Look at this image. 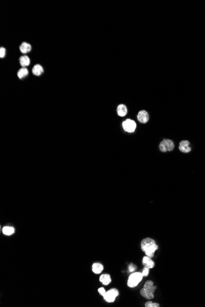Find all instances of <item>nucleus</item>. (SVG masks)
<instances>
[{"mask_svg":"<svg viewBox=\"0 0 205 307\" xmlns=\"http://www.w3.org/2000/svg\"><path fill=\"white\" fill-rule=\"evenodd\" d=\"M141 248L145 256L150 258H153L155 252L158 249V246L156 242L151 238H145L141 242Z\"/></svg>","mask_w":205,"mask_h":307,"instance_id":"obj_1","label":"nucleus"},{"mask_svg":"<svg viewBox=\"0 0 205 307\" xmlns=\"http://www.w3.org/2000/svg\"><path fill=\"white\" fill-rule=\"evenodd\" d=\"M157 289L156 286L154 285L153 281L148 280L145 283L143 287L140 291V294L145 299L151 300L154 297V292Z\"/></svg>","mask_w":205,"mask_h":307,"instance_id":"obj_2","label":"nucleus"},{"mask_svg":"<svg viewBox=\"0 0 205 307\" xmlns=\"http://www.w3.org/2000/svg\"><path fill=\"white\" fill-rule=\"evenodd\" d=\"M143 275L141 272H134L131 273L129 277L127 285L130 287H135L138 285V284L143 279Z\"/></svg>","mask_w":205,"mask_h":307,"instance_id":"obj_3","label":"nucleus"},{"mask_svg":"<svg viewBox=\"0 0 205 307\" xmlns=\"http://www.w3.org/2000/svg\"><path fill=\"white\" fill-rule=\"evenodd\" d=\"M175 148V144L171 139H163L159 145V149L162 152H171Z\"/></svg>","mask_w":205,"mask_h":307,"instance_id":"obj_4","label":"nucleus"},{"mask_svg":"<svg viewBox=\"0 0 205 307\" xmlns=\"http://www.w3.org/2000/svg\"><path fill=\"white\" fill-rule=\"evenodd\" d=\"M119 291L117 289L112 288L106 291V294L103 296V299L108 303H112L115 301L116 297L119 296Z\"/></svg>","mask_w":205,"mask_h":307,"instance_id":"obj_5","label":"nucleus"},{"mask_svg":"<svg viewBox=\"0 0 205 307\" xmlns=\"http://www.w3.org/2000/svg\"><path fill=\"white\" fill-rule=\"evenodd\" d=\"M122 126L126 132L131 133V132H135L136 130V123L133 120H130V119H127V120L122 123Z\"/></svg>","mask_w":205,"mask_h":307,"instance_id":"obj_6","label":"nucleus"},{"mask_svg":"<svg viewBox=\"0 0 205 307\" xmlns=\"http://www.w3.org/2000/svg\"><path fill=\"white\" fill-rule=\"evenodd\" d=\"M137 118L140 123L145 124V123H146L149 121V116L147 111H141L138 114Z\"/></svg>","mask_w":205,"mask_h":307,"instance_id":"obj_7","label":"nucleus"},{"mask_svg":"<svg viewBox=\"0 0 205 307\" xmlns=\"http://www.w3.org/2000/svg\"><path fill=\"white\" fill-rule=\"evenodd\" d=\"M190 142L188 140H183L179 144V149L181 152L183 153H189L191 151V148L190 147Z\"/></svg>","mask_w":205,"mask_h":307,"instance_id":"obj_8","label":"nucleus"},{"mask_svg":"<svg viewBox=\"0 0 205 307\" xmlns=\"http://www.w3.org/2000/svg\"><path fill=\"white\" fill-rule=\"evenodd\" d=\"M143 264L144 267H146L148 269H152L155 266V263L151 258L149 256H145L143 258Z\"/></svg>","mask_w":205,"mask_h":307,"instance_id":"obj_9","label":"nucleus"},{"mask_svg":"<svg viewBox=\"0 0 205 307\" xmlns=\"http://www.w3.org/2000/svg\"><path fill=\"white\" fill-rule=\"evenodd\" d=\"M99 281L104 285H108L111 282V278L108 274H103L99 277Z\"/></svg>","mask_w":205,"mask_h":307,"instance_id":"obj_10","label":"nucleus"},{"mask_svg":"<svg viewBox=\"0 0 205 307\" xmlns=\"http://www.w3.org/2000/svg\"><path fill=\"white\" fill-rule=\"evenodd\" d=\"M92 269L94 273L99 274L100 273H101V272L103 270V265L101 264L98 263V262L94 263L92 265Z\"/></svg>","mask_w":205,"mask_h":307,"instance_id":"obj_11","label":"nucleus"},{"mask_svg":"<svg viewBox=\"0 0 205 307\" xmlns=\"http://www.w3.org/2000/svg\"><path fill=\"white\" fill-rule=\"evenodd\" d=\"M117 113L120 117H125L127 113V107L124 104H120L117 107Z\"/></svg>","mask_w":205,"mask_h":307,"instance_id":"obj_12","label":"nucleus"},{"mask_svg":"<svg viewBox=\"0 0 205 307\" xmlns=\"http://www.w3.org/2000/svg\"><path fill=\"white\" fill-rule=\"evenodd\" d=\"M31 49V45L26 43H23L20 47V50L22 53H28Z\"/></svg>","mask_w":205,"mask_h":307,"instance_id":"obj_13","label":"nucleus"},{"mask_svg":"<svg viewBox=\"0 0 205 307\" xmlns=\"http://www.w3.org/2000/svg\"><path fill=\"white\" fill-rule=\"evenodd\" d=\"M32 72L35 76H40L43 72V68L41 65H36L33 67Z\"/></svg>","mask_w":205,"mask_h":307,"instance_id":"obj_14","label":"nucleus"},{"mask_svg":"<svg viewBox=\"0 0 205 307\" xmlns=\"http://www.w3.org/2000/svg\"><path fill=\"white\" fill-rule=\"evenodd\" d=\"M14 228L11 226H5L3 228V233L6 235H11L14 233Z\"/></svg>","mask_w":205,"mask_h":307,"instance_id":"obj_15","label":"nucleus"},{"mask_svg":"<svg viewBox=\"0 0 205 307\" xmlns=\"http://www.w3.org/2000/svg\"><path fill=\"white\" fill-rule=\"evenodd\" d=\"M20 65L23 67L28 66L30 65V58H28V56H26V55L22 56L20 58Z\"/></svg>","mask_w":205,"mask_h":307,"instance_id":"obj_16","label":"nucleus"},{"mask_svg":"<svg viewBox=\"0 0 205 307\" xmlns=\"http://www.w3.org/2000/svg\"><path fill=\"white\" fill-rule=\"evenodd\" d=\"M28 74V71L25 67H22V69H20L17 73L18 77H19V79H22V78L26 77Z\"/></svg>","mask_w":205,"mask_h":307,"instance_id":"obj_17","label":"nucleus"},{"mask_svg":"<svg viewBox=\"0 0 205 307\" xmlns=\"http://www.w3.org/2000/svg\"><path fill=\"white\" fill-rule=\"evenodd\" d=\"M145 307H159L160 305L157 303H153L152 301H148L145 304Z\"/></svg>","mask_w":205,"mask_h":307,"instance_id":"obj_18","label":"nucleus"},{"mask_svg":"<svg viewBox=\"0 0 205 307\" xmlns=\"http://www.w3.org/2000/svg\"><path fill=\"white\" fill-rule=\"evenodd\" d=\"M141 273H142L143 277H147L149 273V269H148L146 267H144V268L143 270V272Z\"/></svg>","mask_w":205,"mask_h":307,"instance_id":"obj_19","label":"nucleus"},{"mask_svg":"<svg viewBox=\"0 0 205 307\" xmlns=\"http://www.w3.org/2000/svg\"><path fill=\"white\" fill-rule=\"evenodd\" d=\"M5 53H6L5 49H4V47H1V49H0V57L3 58L4 55H5Z\"/></svg>","mask_w":205,"mask_h":307,"instance_id":"obj_20","label":"nucleus"},{"mask_svg":"<svg viewBox=\"0 0 205 307\" xmlns=\"http://www.w3.org/2000/svg\"><path fill=\"white\" fill-rule=\"evenodd\" d=\"M98 292H99V294H101L102 296H104V294H106V290L104 289V288H103V287H100V288H99V289H98Z\"/></svg>","mask_w":205,"mask_h":307,"instance_id":"obj_21","label":"nucleus"},{"mask_svg":"<svg viewBox=\"0 0 205 307\" xmlns=\"http://www.w3.org/2000/svg\"><path fill=\"white\" fill-rule=\"evenodd\" d=\"M136 267L135 266V265H133V264H131L129 266V272H134L135 270H136Z\"/></svg>","mask_w":205,"mask_h":307,"instance_id":"obj_22","label":"nucleus"}]
</instances>
